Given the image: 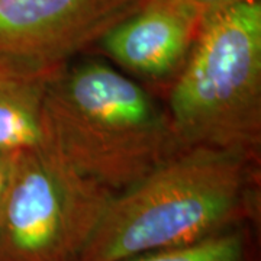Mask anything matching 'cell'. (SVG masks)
<instances>
[{
	"label": "cell",
	"mask_w": 261,
	"mask_h": 261,
	"mask_svg": "<svg viewBox=\"0 0 261 261\" xmlns=\"http://www.w3.org/2000/svg\"><path fill=\"white\" fill-rule=\"evenodd\" d=\"M203 18L180 0H145L96 44L137 79H174L186 63Z\"/></svg>",
	"instance_id": "8992f818"
},
{
	"label": "cell",
	"mask_w": 261,
	"mask_h": 261,
	"mask_svg": "<svg viewBox=\"0 0 261 261\" xmlns=\"http://www.w3.org/2000/svg\"><path fill=\"white\" fill-rule=\"evenodd\" d=\"M42 144L86 177L118 193L183 148L166 108L103 60L67 63L49 79Z\"/></svg>",
	"instance_id": "7a4b0ae2"
},
{
	"label": "cell",
	"mask_w": 261,
	"mask_h": 261,
	"mask_svg": "<svg viewBox=\"0 0 261 261\" xmlns=\"http://www.w3.org/2000/svg\"><path fill=\"white\" fill-rule=\"evenodd\" d=\"M181 3H185L192 10H195L199 16L205 19L206 16L212 15L218 10H222L225 8H229L232 5L247 2V0H180Z\"/></svg>",
	"instance_id": "9c48e42d"
},
{
	"label": "cell",
	"mask_w": 261,
	"mask_h": 261,
	"mask_svg": "<svg viewBox=\"0 0 261 261\" xmlns=\"http://www.w3.org/2000/svg\"><path fill=\"white\" fill-rule=\"evenodd\" d=\"M255 160L231 149L180 148L112 196L79 261H123L250 224Z\"/></svg>",
	"instance_id": "6da1fadb"
},
{
	"label": "cell",
	"mask_w": 261,
	"mask_h": 261,
	"mask_svg": "<svg viewBox=\"0 0 261 261\" xmlns=\"http://www.w3.org/2000/svg\"><path fill=\"white\" fill-rule=\"evenodd\" d=\"M145 0H0V57L56 68L96 45Z\"/></svg>",
	"instance_id": "5b68a950"
},
{
	"label": "cell",
	"mask_w": 261,
	"mask_h": 261,
	"mask_svg": "<svg viewBox=\"0 0 261 261\" xmlns=\"http://www.w3.org/2000/svg\"><path fill=\"white\" fill-rule=\"evenodd\" d=\"M168 118L183 148L240 151L261 144V3L247 0L206 16L173 79Z\"/></svg>",
	"instance_id": "3957f363"
},
{
	"label": "cell",
	"mask_w": 261,
	"mask_h": 261,
	"mask_svg": "<svg viewBox=\"0 0 261 261\" xmlns=\"http://www.w3.org/2000/svg\"><path fill=\"white\" fill-rule=\"evenodd\" d=\"M58 68H38L0 57V148L16 151L41 144L44 96Z\"/></svg>",
	"instance_id": "52a82bcc"
},
{
	"label": "cell",
	"mask_w": 261,
	"mask_h": 261,
	"mask_svg": "<svg viewBox=\"0 0 261 261\" xmlns=\"http://www.w3.org/2000/svg\"><path fill=\"white\" fill-rule=\"evenodd\" d=\"M123 261H255V250L250 225L241 224L196 243L145 252Z\"/></svg>",
	"instance_id": "ba28073f"
},
{
	"label": "cell",
	"mask_w": 261,
	"mask_h": 261,
	"mask_svg": "<svg viewBox=\"0 0 261 261\" xmlns=\"http://www.w3.org/2000/svg\"><path fill=\"white\" fill-rule=\"evenodd\" d=\"M113 195L42 142L12 151L0 261H79Z\"/></svg>",
	"instance_id": "277c9868"
},
{
	"label": "cell",
	"mask_w": 261,
	"mask_h": 261,
	"mask_svg": "<svg viewBox=\"0 0 261 261\" xmlns=\"http://www.w3.org/2000/svg\"><path fill=\"white\" fill-rule=\"evenodd\" d=\"M10 157H12V151L0 148V199H2V192H3L5 180H6L8 168L10 164Z\"/></svg>",
	"instance_id": "30bf717a"
}]
</instances>
